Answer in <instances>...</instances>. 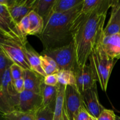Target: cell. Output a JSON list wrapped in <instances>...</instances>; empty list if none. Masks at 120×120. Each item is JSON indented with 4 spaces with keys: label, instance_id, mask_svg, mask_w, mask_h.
<instances>
[{
    "label": "cell",
    "instance_id": "1",
    "mask_svg": "<svg viewBox=\"0 0 120 120\" xmlns=\"http://www.w3.org/2000/svg\"><path fill=\"white\" fill-rule=\"evenodd\" d=\"M113 2L114 0H109L99 9L82 16L73 39L77 68H83L87 63L90 55L103 35L107 11Z\"/></svg>",
    "mask_w": 120,
    "mask_h": 120
},
{
    "label": "cell",
    "instance_id": "2",
    "mask_svg": "<svg viewBox=\"0 0 120 120\" xmlns=\"http://www.w3.org/2000/svg\"><path fill=\"white\" fill-rule=\"evenodd\" d=\"M83 2L65 12H52L44 23L42 33L38 36L43 44V50L63 46L72 42L75 30L83 16Z\"/></svg>",
    "mask_w": 120,
    "mask_h": 120
},
{
    "label": "cell",
    "instance_id": "3",
    "mask_svg": "<svg viewBox=\"0 0 120 120\" xmlns=\"http://www.w3.org/2000/svg\"><path fill=\"white\" fill-rule=\"evenodd\" d=\"M100 39L90 55L89 61L94 71L96 80L99 83L101 90L105 91L114 65L115 60L110 58L107 55L102 46Z\"/></svg>",
    "mask_w": 120,
    "mask_h": 120
},
{
    "label": "cell",
    "instance_id": "4",
    "mask_svg": "<svg viewBox=\"0 0 120 120\" xmlns=\"http://www.w3.org/2000/svg\"><path fill=\"white\" fill-rule=\"evenodd\" d=\"M42 55L52 58L57 63L60 70H68L75 71L77 68L75 45L73 41L63 46L43 50Z\"/></svg>",
    "mask_w": 120,
    "mask_h": 120
},
{
    "label": "cell",
    "instance_id": "5",
    "mask_svg": "<svg viewBox=\"0 0 120 120\" xmlns=\"http://www.w3.org/2000/svg\"><path fill=\"white\" fill-rule=\"evenodd\" d=\"M23 46L17 41L4 38L0 43V49L13 63L24 70H32L23 51Z\"/></svg>",
    "mask_w": 120,
    "mask_h": 120
},
{
    "label": "cell",
    "instance_id": "6",
    "mask_svg": "<svg viewBox=\"0 0 120 120\" xmlns=\"http://www.w3.org/2000/svg\"><path fill=\"white\" fill-rule=\"evenodd\" d=\"M0 34L5 38L19 42L23 45L28 44L27 38L19 32L17 24L12 18L7 7L0 4Z\"/></svg>",
    "mask_w": 120,
    "mask_h": 120
},
{
    "label": "cell",
    "instance_id": "7",
    "mask_svg": "<svg viewBox=\"0 0 120 120\" xmlns=\"http://www.w3.org/2000/svg\"><path fill=\"white\" fill-rule=\"evenodd\" d=\"M83 106L82 93L75 86H66L64 110L69 120H75L79 109Z\"/></svg>",
    "mask_w": 120,
    "mask_h": 120
},
{
    "label": "cell",
    "instance_id": "8",
    "mask_svg": "<svg viewBox=\"0 0 120 120\" xmlns=\"http://www.w3.org/2000/svg\"><path fill=\"white\" fill-rule=\"evenodd\" d=\"M42 105L41 94L24 90L19 94L18 103L15 110L23 112H36Z\"/></svg>",
    "mask_w": 120,
    "mask_h": 120
},
{
    "label": "cell",
    "instance_id": "9",
    "mask_svg": "<svg viewBox=\"0 0 120 120\" xmlns=\"http://www.w3.org/2000/svg\"><path fill=\"white\" fill-rule=\"evenodd\" d=\"M76 87L81 93L97 85V80L90 63L82 68H77L75 71Z\"/></svg>",
    "mask_w": 120,
    "mask_h": 120
},
{
    "label": "cell",
    "instance_id": "10",
    "mask_svg": "<svg viewBox=\"0 0 120 120\" xmlns=\"http://www.w3.org/2000/svg\"><path fill=\"white\" fill-rule=\"evenodd\" d=\"M83 105L90 116L97 119L105 108L98 99L97 85L82 93Z\"/></svg>",
    "mask_w": 120,
    "mask_h": 120
},
{
    "label": "cell",
    "instance_id": "11",
    "mask_svg": "<svg viewBox=\"0 0 120 120\" xmlns=\"http://www.w3.org/2000/svg\"><path fill=\"white\" fill-rule=\"evenodd\" d=\"M101 43L107 55L113 60L120 58V34L101 37Z\"/></svg>",
    "mask_w": 120,
    "mask_h": 120
},
{
    "label": "cell",
    "instance_id": "12",
    "mask_svg": "<svg viewBox=\"0 0 120 120\" xmlns=\"http://www.w3.org/2000/svg\"><path fill=\"white\" fill-rule=\"evenodd\" d=\"M9 68L7 69L4 74L0 86L5 94L9 98L12 105L15 110L18 103L19 94L15 90L14 80L12 79L11 75Z\"/></svg>",
    "mask_w": 120,
    "mask_h": 120
},
{
    "label": "cell",
    "instance_id": "13",
    "mask_svg": "<svg viewBox=\"0 0 120 120\" xmlns=\"http://www.w3.org/2000/svg\"><path fill=\"white\" fill-rule=\"evenodd\" d=\"M110 19L104 28L103 35L110 36L120 33V1L114 0Z\"/></svg>",
    "mask_w": 120,
    "mask_h": 120
},
{
    "label": "cell",
    "instance_id": "14",
    "mask_svg": "<svg viewBox=\"0 0 120 120\" xmlns=\"http://www.w3.org/2000/svg\"><path fill=\"white\" fill-rule=\"evenodd\" d=\"M25 90L41 94L43 84V77L32 70H26L23 71Z\"/></svg>",
    "mask_w": 120,
    "mask_h": 120
},
{
    "label": "cell",
    "instance_id": "15",
    "mask_svg": "<svg viewBox=\"0 0 120 120\" xmlns=\"http://www.w3.org/2000/svg\"><path fill=\"white\" fill-rule=\"evenodd\" d=\"M23 51L27 59L28 60L32 71L44 78L46 75L43 71L41 66V59H40L41 55L38 53L32 48L30 46H28L27 45L23 46Z\"/></svg>",
    "mask_w": 120,
    "mask_h": 120
},
{
    "label": "cell",
    "instance_id": "16",
    "mask_svg": "<svg viewBox=\"0 0 120 120\" xmlns=\"http://www.w3.org/2000/svg\"><path fill=\"white\" fill-rule=\"evenodd\" d=\"M55 0H35L34 11L42 18L44 23L51 15Z\"/></svg>",
    "mask_w": 120,
    "mask_h": 120
},
{
    "label": "cell",
    "instance_id": "17",
    "mask_svg": "<svg viewBox=\"0 0 120 120\" xmlns=\"http://www.w3.org/2000/svg\"><path fill=\"white\" fill-rule=\"evenodd\" d=\"M29 19L28 35L39 36L44 28V21L37 13L32 11L28 15Z\"/></svg>",
    "mask_w": 120,
    "mask_h": 120
},
{
    "label": "cell",
    "instance_id": "18",
    "mask_svg": "<svg viewBox=\"0 0 120 120\" xmlns=\"http://www.w3.org/2000/svg\"><path fill=\"white\" fill-rule=\"evenodd\" d=\"M57 86H49L45 85L43 83L41 91V95L43 100L42 106H49L55 109V102L57 96Z\"/></svg>",
    "mask_w": 120,
    "mask_h": 120
},
{
    "label": "cell",
    "instance_id": "19",
    "mask_svg": "<svg viewBox=\"0 0 120 120\" xmlns=\"http://www.w3.org/2000/svg\"><path fill=\"white\" fill-rule=\"evenodd\" d=\"M66 86L61 84H57V96L54 109L53 120H60L63 116L64 105V96H65Z\"/></svg>",
    "mask_w": 120,
    "mask_h": 120
},
{
    "label": "cell",
    "instance_id": "20",
    "mask_svg": "<svg viewBox=\"0 0 120 120\" xmlns=\"http://www.w3.org/2000/svg\"><path fill=\"white\" fill-rule=\"evenodd\" d=\"M84 0H55L52 13H63L69 11L82 3Z\"/></svg>",
    "mask_w": 120,
    "mask_h": 120
},
{
    "label": "cell",
    "instance_id": "21",
    "mask_svg": "<svg viewBox=\"0 0 120 120\" xmlns=\"http://www.w3.org/2000/svg\"><path fill=\"white\" fill-rule=\"evenodd\" d=\"M41 66L46 75L57 73L60 69L55 60L49 56L45 55H40Z\"/></svg>",
    "mask_w": 120,
    "mask_h": 120
},
{
    "label": "cell",
    "instance_id": "22",
    "mask_svg": "<svg viewBox=\"0 0 120 120\" xmlns=\"http://www.w3.org/2000/svg\"><path fill=\"white\" fill-rule=\"evenodd\" d=\"M26 0H9L7 7L12 18L17 24L20 21V15Z\"/></svg>",
    "mask_w": 120,
    "mask_h": 120
},
{
    "label": "cell",
    "instance_id": "23",
    "mask_svg": "<svg viewBox=\"0 0 120 120\" xmlns=\"http://www.w3.org/2000/svg\"><path fill=\"white\" fill-rule=\"evenodd\" d=\"M36 112H23L15 110L9 113L2 114L4 120H36Z\"/></svg>",
    "mask_w": 120,
    "mask_h": 120
},
{
    "label": "cell",
    "instance_id": "24",
    "mask_svg": "<svg viewBox=\"0 0 120 120\" xmlns=\"http://www.w3.org/2000/svg\"><path fill=\"white\" fill-rule=\"evenodd\" d=\"M109 0H84L82 14L84 15L92 13L108 2Z\"/></svg>",
    "mask_w": 120,
    "mask_h": 120
},
{
    "label": "cell",
    "instance_id": "25",
    "mask_svg": "<svg viewBox=\"0 0 120 120\" xmlns=\"http://www.w3.org/2000/svg\"><path fill=\"white\" fill-rule=\"evenodd\" d=\"M58 84L64 86H76V77L74 71L68 70H61L57 73Z\"/></svg>",
    "mask_w": 120,
    "mask_h": 120
},
{
    "label": "cell",
    "instance_id": "26",
    "mask_svg": "<svg viewBox=\"0 0 120 120\" xmlns=\"http://www.w3.org/2000/svg\"><path fill=\"white\" fill-rule=\"evenodd\" d=\"M14 110H15V109L0 86V113L5 114Z\"/></svg>",
    "mask_w": 120,
    "mask_h": 120
},
{
    "label": "cell",
    "instance_id": "27",
    "mask_svg": "<svg viewBox=\"0 0 120 120\" xmlns=\"http://www.w3.org/2000/svg\"><path fill=\"white\" fill-rule=\"evenodd\" d=\"M36 120H53L54 109L51 107L42 106L35 113Z\"/></svg>",
    "mask_w": 120,
    "mask_h": 120
},
{
    "label": "cell",
    "instance_id": "28",
    "mask_svg": "<svg viewBox=\"0 0 120 120\" xmlns=\"http://www.w3.org/2000/svg\"><path fill=\"white\" fill-rule=\"evenodd\" d=\"M12 64V62L0 50V84L4 73Z\"/></svg>",
    "mask_w": 120,
    "mask_h": 120
},
{
    "label": "cell",
    "instance_id": "29",
    "mask_svg": "<svg viewBox=\"0 0 120 120\" xmlns=\"http://www.w3.org/2000/svg\"><path fill=\"white\" fill-rule=\"evenodd\" d=\"M17 26L21 35L24 38H27L29 29V19L28 15L23 17L17 23Z\"/></svg>",
    "mask_w": 120,
    "mask_h": 120
},
{
    "label": "cell",
    "instance_id": "30",
    "mask_svg": "<svg viewBox=\"0 0 120 120\" xmlns=\"http://www.w3.org/2000/svg\"><path fill=\"white\" fill-rule=\"evenodd\" d=\"M9 69H10L11 75L14 81L23 77L24 70L18 64L13 63L9 68Z\"/></svg>",
    "mask_w": 120,
    "mask_h": 120
},
{
    "label": "cell",
    "instance_id": "31",
    "mask_svg": "<svg viewBox=\"0 0 120 120\" xmlns=\"http://www.w3.org/2000/svg\"><path fill=\"white\" fill-rule=\"evenodd\" d=\"M116 115L112 110L105 109L100 114L97 120H116Z\"/></svg>",
    "mask_w": 120,
    "mask_h": 120
},
{
    "label": "cell",
    "instance_id": "32",
    "mask_svg": "<svg viewBox=\"0 0 120 120\" xmlns=\"http://www.w3.org/2000/svg\"><path fill=\"white\" fill-rule=\"evenodd\" d=\"M43 83L49 86H56L58 84V79L57 73L46 75L43 79Z\"/></svg>",
    "mask_w": 120,
    "mask_h": 120
},
{
    "label": "cell",
    "instance_id": "33",
    "mask_svg": "<svg viewBox=\"0 0 120 120\" xmlns=\"http://www.w3.org/2000/svg\"><path fill=\"white\" fill-rule=\"evenodd\" d=\"M90 116V115L83 105L79 109L77 113L76 114L75 117V120H87Z\"/></svg>",
    "mask_w": 120,
    "mask_h": 120
},
{
    "label": "cell",
    "instance_id": "34",
    "mask_svg": "<svg viewBox=\"0 0 120 120\" xmlns=\"http://www.w3.org/2000/svg\"><path fill=\"white\" fill-rule=\"evenodd\" d=\"M15 90L18 94H21L25 90V83L23 77L14 81Z\"/></svg>",
    "mask_w": 120,
    "mask_h": 120
},
{
    "label": "cell",
    "instance_id": "35",
    "mask_svg": "<svg viewBox=\"0 0 120 120\" xmlns=\"http://www.w3.org/2000/svg\"><path fill=\"white\" fill-rule=\"evenodd\" d=\"M60 120H68V117H67L66 115L65 111H64V110L63 109V116H62V117L61 118V119Z\"/></svg>",
    "mask_w": 120,
    "mask_h": 120
},
{
    "label": "cell",
    "instance_id": "36",
    "mask_svg": "<svg viewBox=\"0 0 120 120\" xmlns=\"http://www.w3.org/2000/svg\"><path fill=\"white\" fill-rule=\"evenodd\" d=\"M87 120H97V119H96V118H94V117H92L91 116H90V117H89V118Z\"/></svg>",
    "mask_w": 120,
    "mask_h": 120
},
{
    "label": "cell",
    "instance_id": "37",
    "mask_svg": "<svg viewBox=\"0 0 120 120\" xmlns=\"http://www.w3.org/2000/svg\"><path fill=\"white\" fill-rule=\"evenodd\" d=\"M3 38H4L3 36H2V35H1V34H0V43H1V41H2V39H3ZM0 50H1V49H0Z\"/></svg>",
    "mask_w": 120,
    "mask_h": 120
},
{
    "label": "cell",
    "instance_id": "38",
    "mask_svg": "<svg viewBox=\"0 0 120 120\" xmlns=\"http://www.w3.org/2000/svg\"><path fill=\"white\" fill-rule=\"evenodd\" d=\"M0 120H4L3 117H2V114L1 113H0Z\"/></svg>",
    "mask_w": 120,
    "mask_h": 120
},
{
    "label": "cell",
    "instance_id": "39",
    "mask_svg": "<svg viewBox=\"0 0 120 120\" xmlns=\"http://www.w3.org/2000/svg\"><path fill=\"white\" fill-rule=\"evenodd\" d=\"M116 120H120V117H118V116H117V117H116Z\"/></svg>",
    "mask_w": 120,
    "mask_h": 120
},
{
    "label": "cell",
    "instance_id": "40",
    "mask_svg": "<svg viewBox=\"0 0 120 120\" xmlns=\"http://www.w3.org/2000/svg\"></svg>",
    "mask_w": 120,
    "mask_h": 120
}]
</instances>
